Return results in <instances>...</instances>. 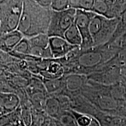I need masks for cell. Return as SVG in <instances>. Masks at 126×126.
I'll return each instance as SVG.
<instances>
[{"label": "cell", "instance_id": "6da1fadb", "mask_svg": "<svg viewBox=\"0 0 126 126\" xmlns=\"http://www.w3.org/2000/svg\"><path fill=\"white\" fill-rule=\"evenodd\" d=\"M120 49L116 43L86 49H82L79 47L59 60L64 67L65 75L75 74L88 76L106 67Z\"/></svg>", "mask_w": 126, "mask_h": 126}, {"label": "cell", "instance_id": "7a4b0ae2", "mask_svg": "<svg viewBox=\"0 0 126 126\" xmlns=\"http://www.w3.org/2000/svg\"><path fill=\"white\" fill-rule=\"evenodd\" d=\"M51 13V8L40 7L36 1L25 0L17 30L28 39L38 34H47Z\"/></svg>", "mask_w": 126, "mask_h": 126}, {"label": "cell", "instance_id": "3957f363", "mask_svg": "<svg viewBox=\"0 0 126 126\" xmlns=\"http://www.w3.org/2000/svg\"><path fill=\"white\" fill-rule=\"evenodd\" d=\"M120 18L108 19L94 14L89 25V31L94 46L106 44L112 37Z\"/></svg>", "mask_w": 126, "mask_h": 126}, {"label": "cell", "instance_id": "277c9868", "mask_svg": "<svg viewBox=\"0 0 126 126\" xmlns=\"http://www.w3.org/2000/svg\"><path fill=\"white\" fill-rule=\"evenodd\" d=\"M22 0L0 1V33L16 31L19 24L23 9Z\"/></svg>", "mask_w": 126, "mask_h": 126}, {"label": "cell", "instance_id": "5b68a950", "mask_svg": "<svg viewBox=\"0 0 126 126\" xmlns=\"http://www.w3.org/2000/svg\"><path fill=\"white\" fill-rule=\"evenodd\" d=\"M76 9L70 8L61 12L52 11L51 19L47 34L50 37L64 38L65 32L74 23Z\"/></svg>", "mask_w": 126, "mask_h": 126}, {"label": "cell", "instance_id": "8992f818", "mask_svg": "<svg viewBox=\"0 0 126 126\" xmlns=\"http://www.w3.org/2000/svg\"><path fill=\"white\" fill-rule=\"evenodd\" d=\"M126 70V69H125ZM125 70L114 65L111 61L100 71L88 75L89 81L106 86H111L120 82Z\"/></svg>", "mask_w": 126, "mask_h": 126}, {"label": "cell", "instance_id": "52a82bcc", "mask_svg": "<svg viewBox=\"0 0 126 126\" xmlns=\"http://www.w3.org/2000/svg\"><path fill=\"white\" fill-rule=\"evenodd\" d=\"M94 14L92 12L77 9L74 23L79 31L82 37V45L80 48L86 49L94 47V42L89 31V25Z\"/></svg>", "mask_w": 126, "mask_h": 126}, {"label": "cell", "instance_id": "ba28073f", "mask_svg": "<svg viewBox=\"0 0 126 126\" xmlns=\"http://www.w3.org/2000/svg\"><path fill=\"white\" fill-rule=\"evenodd\" d=\"M87 80V77L84 75L75 74L64 75V86L59 94H63L69 98L81 94Z\"/></svg>", "mask_w": 126, "mask_h": 126}, {"label": "cell", "instance_id": "9c48e42d", "mask_svg": "<svg viewBox=\"0 0 126 126\" xmlns=\"http://www.w3.org/2000/svg\"><path fill=\"white\" fill-rule=\"evenodd\" d=\"M49 46L54 59H63L79 47L71 45L64 38L56 36L49 37Z\"/></svg>", "mask_w": 126, "mask_h": 126}, {"label": "cell", "instance_id": "30bf717a", "mask_svg": "<svg viewBox=\"0 0 126 126\" xmlns=\"http://www.w3.org/2000/svg\"><path fill=\"white\" fill-rule=\"evenodd\" d=\"M23 37L18 30L7 33H0V50L10 53Z\"/></svg>", "mask_w": 126, "mask_h": 126}, {"label": "cell", "instance_id": "8fae6325", "mask_svg": "<svg viewBox=\"0 0 126 126\" xmlns=\"http://www.w3.org/2000/svg\"><path fill=\"white\" fill-rule=\"evenodd\" d=\"M20 106V99L12 93H0V115L15 111Z\"/></svg>", "mask_w": 126, "mask_h": 126}, {"label": "cell", "instance_id": "7c38bea8", "mask_svg": "<svg viewBox=\"0 0 126 126\" xmlns=\"http://www.w3.org/2000/svg\"><path fill=\"white\" fill-rule=\"evenodd\" d=\"M65 75L64 67L59 59H51L45 70L40 72L39 76L46 79H54L61 78Z\"/></svg>", "mask_w": 126, "mask_h": 126}, {"label": "cell", "instance_id": "4fadbf2b", "mask_svg": "<svg viewBox=\"0 0 126 126\" xmlns=\"http://www.w3.org/2000/svg\"><path fill=\"white\" fill-rule=\"evenodd\" d=\"M45 113L51 119H56L63 111L58 95H48L46 102Z\"/></svg>", "mask_w": 126, "mask_h": 126}, {"label": "cell", "instance_id": "5bb4252c", "mask_svg": "<svg viewBox=\"0 0 126 126\" xmlns=\"http://www.w3.org/2000/svg\"><path fill=\"white\" fill-rule=\"evenodd\" d=\"M113 1L94 0L92 12L108 19H115L113 12Z\"/></svg>", "mask_w": 126, "mask_h": 126}, {"label": "cell", "instance_id": "9a60e30c", "mask_svg": "<svg viewBox=\"0 0 126 126\" xmlns=\"http://www.w3.org/2000/svg\"><path fill=\"white\" fill-rule=\"evenodd\" d=\"M42 79L48 95H56L60 94L62 91L64 86V76L54 79H46L43 78Z\"/></svg>", "mask_w": 126, "mask_h": 126}, {"label": "cell", "instance_id": "2e32d148", "mask_svg": "<svg viewBox=\"0 0 126 126\" xmlns=\"http://www.w3.org/2000/svg\"><path fill=\"white\" fill-rule=\"evenodd\" d=\"M25 90L29 97L37 92L47 93L42 78L39 75H32V77L29 78L28 85Z\"/></svg>", "mask_w": 126, "mask_h": 126}, {"label": "cell", "instance_id": "e0dca14e", "mask_svg": "<svg viewBox=\"0 0 126 126\" xmlns=\"http://www.w3.org/2000/svg\"><path fill=\"white\" fill-rule=\"evenodd\" d=\"M64 38L72 45L80 47L82 45V40L81 33L75 23H74L65 32Z\"/></svg>", "mask_w": 126, "mask_h": 126}, {"label": "cell", "instance_id": "ac0fdd59", "mask_svg": "<svg viewBox=\"0 0 126 126\" xmlns=\"http://www.w3.org/2000/svg\"><path fill=\"white\" fill-rule=\"evenodd\" d=\"M30 52H31V45L29 40L28 38L23 37L19 42L18 45L16 46L14 50L9 54L16 59L19 60L20 57L30 55Z\"/></svg>", "mask_w": 126, "mask_h": 126}, {"label": "cell", "instance_id": "d6986e66", "mask_svg": "<svg viewBox=\"0 0 126 126\" xmlns=\"http://www.w3.org/2000/svg\"><path fill=\"white\" fill-rule=\"evenodd\" d=\"M47 96L48 94L46 92H37L32 95L29 97L32 108L39 111H45Z\"/></svg>", "mask_w": 126, "mask_h": 126}, {"label": "cell", "instance_id": "ffe728a7", "mask_svg": "<svg viewBox=\"0 0 126 126\" xmlns=\"http://www.w3.org/2000/svg\"><path fill=\"white\" fill-rule=\"evenodd\" d=\"M56 120L59 126H79L71 109L63 111Z\"/></svg>", "mask_w": 126, "mask_h": 126}, {"label": "cell", "instance_id": "44dd1931", "mask_svg": "<svg viewBox=\"0 0 126 126\" xmlns=\"http://www.w3.org/2000/svg\"><path fill=\"white\" fill-rule=\"evenodd\" d=\"M31 47L48 48L49 46V37L47 34H40L28 39Z\"/></svg>", "mask_w": 126, "mask_h": 126}, {"label": "cell", "instance_id": "7402d4cb", "mask_svg": "<svg viewBox=\"0 0 126 126\" xmlns=\"http://www.w3.org/2000/svg\"><path fill=\"white\" fill-rule=\"evenodd\" d=\"M70 2L71 8L92 12L94 0H70Z\"/></svg>", "mask_w": 126, "mask_h": 126}, {"label": "cell", "instance_id": "603a6c76", "mask_svg": "<svg viewBox=\"0 0 126 126\" xmlns=\"http://www.w3.org/2000/svg\"><path fill=\"white\" fill-rule=\"evenodd\" d=\"M21 109V122L24 126H31L32 117L31 104L20 106Z\"/></svg>", "mask_w": 126, "mask_h": 126}, {"label": "cell", "instance_id": "cb8c5ba5", "mask_svg": "<svg viewBox=\"0 0 126 126\" xmlns=\"http://www.w3.org/2000/svg\"><path fill=\"white\" fill-rule=\"evenodd\" d=\"M19 60H20L16 59L9 53H5L0 50V67L1 68L6 70L9 65L14 63L18 62Z\"/></svg>", "mask_w": 126, "mask_h": 126}, {"label": "cell", "instance_id": "d4e9b609", "mask_svg": "<svg viewBox=\"0 0 126 126\" xmlns=\"http://www.w3.org/2000/svg\"><path fill=\"white\" fill-rule=\"evenodd\" d=\"M50 8L55 12H61L70 9V0H53L51 1Z\"/></svg>", "mask_w": 126, "mask_h": 126}, {"label": "cell", "instance_id": "484cf974", "mask_svg": "<svg viewBox=\"0 0 126 126\" xmlns=\"http://www.w3.org/2000/svg\"><path fill=\"white\" fill-rule=\"evenodd\" d=\"M51 0H36V2L38 4L40 7L46 8H50L51 4Z\"/></svg>", "mask_w": 126, "mask_h": 126}, {"label": "cell", "instance_id": "4316f807", "mask_svg": "<svg viewBox=\"0 0 126 126\" xmlns=\"http://www.w3.org/2000/svg\"><path fill=\"white\" fill-rule=\"evenodd\" d=\"M9 75V72L4 68L0 67V79H7Z\"/></svg>", "mask_w": 126, "mask_h": 126}, {"label": "cell", "instance_id": "83f0119b", "mask_svg": "<svg viewBox=\"0 0 126 126\" xmlns=\"http://www.w3.org/2000/svg\"><path fill=\"white\" fill-rule=\"evenodd\" d=\"M88 126H100V125L98 121L95 118L92 117L91 123Z\"/></svg>", "mask_w": 126, "mask_h": 126}, {"label": "cell", "instance_id": "f1b7e54d", "mask_svg": "<svg viewBox=\"0 0 126 126\" xmlns=\"http://www.w3.org/2000/svg\"><path fill=\"white\" fill-rule=\"evenodd\" d=\"M20 125H21V123H20L15 122V123H11L8 124L7 125L4 126H20Z\"/></svg>", "mask_w": 126, "mask_h": 126}, {"label": "cell", "instance_id": "f546056e", "mask_svg": "<svg viewBox=\"0 0 126 126\" xmlns=\"http://www.w3.org/2000/svg\"><path fill=\"white\" fill-rule=\"evenodd\" d=\"M0 26H1V11H0Z\"/></svg>", "mask_w": 126, "mask_h": 126}, {"label": "cell", "instance_id": "4dcf8cb0", "mask_svg": "<svg viewBox=\"0 0 126 126\" xmlns=\"http://www.w3.org/2000/svg\"><path fill=\"white\" fill-rule=\"evenodd\" d=\"M20 126H23V124H21V125H20Z\"/></svg>", "mask_w": 126, "mask_h": 126}, {"label": "cell", "instance_id": "1f68e13d", "mask_svg": "<svg viewBox=\"0 0 126 126\" xmlns=\"http://www.w3.org/2000/svg\"></svg>", "mask_w": 126, "mask_h": 126}, {"label": "cell", "instance_id": "d6a6232c", "mask_svg": "<svg viewBox=\"0 0 126 126\" xmlns=\"http://www.w3.org/2000/svg\"><path fill=\"white\" fill-rule=\"evenodd\" d=\"M0 116H1V115H0Z\"/></svg>", "mask_w": 126, "mask_h": 126}]
</instances>
